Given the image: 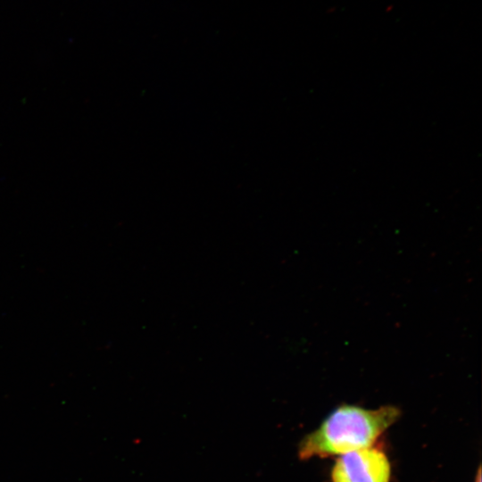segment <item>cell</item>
I'll return each mask as SVG.
<instances>
[{
	"mask_svg": "<svg viewBox=\"0 0 482 482\" xmlns=\"http://www.w3.org/2000/svg\"><path fill=\"white\" fill-rule=\"evenodd\" d=\"M480 477H481V476H480V469H478V474H477L476 482H480V481H481Z\"/></svg>",
	"mask_w": 482,
	"mask_h": 482,
	"instance_id": "obj_3",
	"label": "cell"
},
{
	"mask_svg": "<svg viewBox=\"0 0 482 482\" xmlns=\"http://www.w3.org/2000/svg\"><path fill=\"white\" fill-rule=\"evenodd\" d=\"M400 414V410L394 405L365 409L342 404L333 410L318 428L301 440L298 457L305 461L370 447Z\"/></svg>",
	"mask_w": 482,
	"mask_h": 482,
	"instance_id": "obj_1",
	"label": "cell"
},
{
	"mask_svg": "<svg viewBox=\"0 0 482 482\" xmlns=\"http://www.w3.org/2000/svg\"><path fill=\"white\" fill-rule=\"evenodd\" d=\"M390 477L386 454L372 446L340 455L331 470L332 482H389Z\"/></svg>",
	"mask_w": 482,
	"mask_h": 482,
	"instance_id": "obj_2",
	"label": "cell"
}]
</instances>
